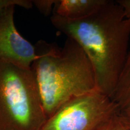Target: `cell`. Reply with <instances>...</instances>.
<instances>
[{
  "mask_svg": "<svg viewBox=\"0 0 130 130\" xmlns=\"http://www.w3.org/2000/svg\"><path fill=\"white\" fill-rule=\"evenodd\" d=\"M11 5L0 9V61L30 69L40 55L36 47L18 31L14 24V8Z\"/></svg>",
  "mask_w": 130,
  "mask_h": 130,
  "instance_id": "obj_5",
  "label": "cell"
},
{
  "mask_svg": "<svg viewBox=\"0 0 130 130\" xmlns=\"http://www.w3.org/2000/svg\"><path fill=\"white\" fill-rule=\"evenodd\" d=\"M128 130H130V112L119 113Z\"/></svg>",
  "mask_w": 130,
  "mask_h": 130,
  "instance_id": "obj_12",
  "label": "cell"
},
{
  "mask_svg": "<svg viewBox=\"0 0 130 130\" xmlns=\"http://www.w3.org/2000/svg\"><path fill=\"white\" fill-rule=\"evenodd\" d=\"M53 25L83 49L98 91L111 99L129 51L130 22L116 1L107 0L91 15L69 20L53 14Z\"/></svg>",
  "mask_w": 130,
  "mask_h": 130,
  "instance_id": "obj_1",
  "label": "cell"
},
{
  "mask_svg": "<svg viewBox=\"0 0 130 130\" xmlns=\"http://www.w3.org/2000/svg\"><path fill=\"white\" fill-rule=\"evenodd\" d=\"M32 2L25 0H0V9L11 5H18L24 8L29 9L32 7Z\"/></svg>",
  "mask_w": 130,
  "mask_h": 130,
  "instance_id": "obj_10",
  "label": "cell"
},
{
  "mask_svg": "<svg viewBox=\"0 0 130 130\" xmlns=\"http://www.w3.org/2000/svg\"><path fill=\"white\" fill-rule=\"evenodd\" d=\"M33 3L40 12L45 15L51 14L56 4V0H37L33 1Z\"/></svg>",
  "mask_w": 130,
  "mask_h": 130,
  "instance_id": "obj_9",
  "label": "cell"
},
{
  "mask_svg": "<svg viewBox=\"0 0 130 130\" xmlns=\"http://www.w3.org/2000/svg\"><path fill=\"white\" fill-rule=\"evenodd\" d=\"M116 1L121 6L126 19L130 22V0H117Z\"/></svg>",
  "mask_w": 130,
  "mask_h": 130,
  "instance_id": "obj_11",
  "label": "cell"
},
{
  "mask_svg": "<svg viewBox=\"0 0 130 130\" xmlns=\"http://www.w3.org/2000/svg\"><path fill=\"white\" fill-rule=\"evenodd\" d=\"M46 120L31 69L0 61V130H40Z\"/></svg>",
  "mask_w": 130,
  "mask_h": 130,
  "instance_id": "obj_3",
  "label": "cell"
},
{
  "mask_svg": "<svg viewBox=\"0 0 130 130\" xmlns=\"http://www.w3.org/2000/svg\"><path fill=\"white\" fill-rule=\"evenodd\" d=\"M95 130H129L118 112Z\"/></svg>",
  "mask_w": 130,
  "mask_h": 130,
  "instance_id": "obj_8",
  "label": "cell"
},
{
  "mask_svg": "<svg viewBox=\"0 0 130 130\" xmlns=\"http://www.w3.org/2000/svg\"><path fill=\"white\" fill-rule=\"evenodd\" d=\"M111 99L119 112H130V49L121 71Z\"/></svg>",
  "mask_w": 130,
  "mask_h": 130,
  "instance_id": "obj_7",
  "label": "cell"
},
{
  "mask_svg": "<svg viewBox=\"0 0 130 130\" xmlns=\"http://www.w3.org/2000/svg\"><path fill=\"white\" fill-rule=\"evenodd\" d=\"M32 72L46 119L75 98L96 88L94 70L79 44L67 38L62 48L40 41Z\"/></svg>",
  "mask_w": 130,
  "mask_h": 130,
  "instance_id": "obj_2",
  "label": "cell"
},
{
  "mask_svg": "<svg viewBox=\"0 0 130 130\" xmlns=\"http://www.w3.org/2000/svg\"><path fill=\"white\" fill-rule=\"evenodd\" d=\"M118 112L111 99L95 90L66 103L40 130H95Z\"/></svg>",
  "mask_w": 130,
  "mask_h": 130,
  "instance_id": "obj_4",
  "label": "cell"
},
{
  "mask_svg": "<svg viewBox=\"0 0 130 130\" xmlns=\"http://www.w3.org/2000/svg\"><path fill=\"white\" fill-rule=\"evenodd\" d=\"M107 0L56 1L53 14L69 20L84 19L96 12Z\"/></svg>",
  "mask_w": 130,
  "mask_h": 130,
  "instance_id": "obj_6",
  "label": "cell"
}]
</instances>
